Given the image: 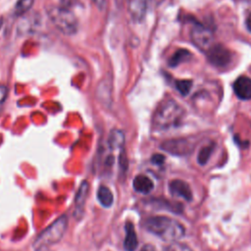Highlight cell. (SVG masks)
Instances as JSON below:
<instances>
[{"mask_svg": "<svg viewBox=\"0 0 251 251\" xmlns=\"http://www.w3.org/2000/svg\"><path fill=\"white\" fill-rule=\"evenodd\" d=\"M144 226L149 232L170 243L178 241L185 232L179 222L167 216L150 217L144 222Z\"/></svg>", "mask_w": 251, "mask_h": 251, "instance_id": "obj_1", "label": "cell"}, {"mask_svg": "<svg viewBox=\"0 0 251 251\" xmlns=\"http://www.w3.org/2000/svg\"><path fill=\"white\" fill-rule=\"evenodd\" d=\"M184 115L182 107L173 99L162 101L153 116V126L157 129H168L180 124Z\"/></svg>", "mask_w": 251, "mask_h": 251, "instance_id": "obj_2", "label": "cell"}, {"mask_svg": "<svg viewBox=\"0 0 251 251\" xmlns=\"http://www.w3.org/2000/svg\"><path fill=\"white\" fill-rule=\"evenodd\" d=\"M46 14L54 26L64 35H74L78 29L75 15L66 7L52 5L46 9Z\"/></svg>", "mask_w": 251, "mask_h": 251, "instance_id": "obj_3", "label": "cell"}, {"mask_svg": "<svg viewBox=\"0 0 251 251\" xmlns=\"http://www.w3.org/2000/svg\"><path fill=\"white\" fill-rule=\"evenodd\" d=\"M68 226V218L63 215L44 229L34 240V248L41 249L59 242L64 236Z\"/></svg>", "mask_w": 251, "mask_h": 251, "instance_id": "obj_4", "label": "cell"}, {"mask_svg": "<svg viewBox=\"0 0 251 251\" xmlns=\"http://www.w3.org/2000/svg\"><path fill=\"white\" fill-rule=\"evenodd\" d=\"M208 61L215 67H226L232 58L231 52L222 44L212 45L206 52Z\"/></svg>", "mask_w": 251, "mask_h": 251, "instance_id": "obj_5", "label": "cell"}, {"mask_svg": "<svg viewBox=\"0 0 251 251\" xmlns=\"http://www.w3.org/2000/svg\"><path fill=\"white\" fill-rule=\"evenodd\" d=\"M161 149L176 156H185L193 150V144L186 138H174L164 141Z\"/></svg>", "mask_w": 251, "mask_h": 251, "instance_id": "obj_6", "label": "cell"}, {"mask_svg": "<svg viewBox=\"0 0 251 251\" xmlns=\"http://www.w3.org/2000/svg\"><path fill=\"white\" fill-rule=\"evenodd\" d=\"M191 39L196 47L205 52H207V50L213 45L212 31L200 24H196V25L192 27Z\"/></svg>", "mask_w": 251, "mask_h": 251, "instance_id": "obj_7", "label": "cell"}, {"mask_svg": "<svg viewBox=\"0 0 251 251\" xmlns=\"http://www.w3.org/2000/svg\"><path fill=\"white\" fill-rule=\"evenodd\" d=\"M170 193L178 198H182L185 201H191L192 192L189 185L181 179H173L169 183Z\"/></svg>", "mask_w": 251, "mask_h": 251, "instance_id": "obj_8", "label": "cell"}, {"mask_svg": "<svg viewBox=\"0 0 251 251\" xmlns=\"http://www.w3.org/2000/svg\"><path fill=\"white\" fill-rule=\"evenodd\" d=\"M233 91L241 100L251 99V78L245 75L239 76L233 83Z\"/></svg>", "mask_w": 251, "mask_h": 251, "instance_id": "obj_9", "label": "cell"}, {"mask_svg": "<svg viewBox=\"0 0 251 251\" xmlns=\"http://www.w3.org/2000/svg\"><path fill=\"white\" fill-rule=\"evenodd\" d=\"M147 7L146 0H130L128 3V14L134 22L140 23L146 15Z\"/></svg>", "mask_w": 251, "mask_h": 251, "instance_id": "obj_10", "label": "cell"}, {"mask_svg": "<svg viewBox=\"0 0 251 251\" xmlns=\"http://www.w3.org/2000/svg\"><path fill=\"white\" fill-rule=\"evenodd\" d=\"M88 188H89L88 182L83 181L80 184V186L75 194V216H77V214H79V216H81L83 213L84 203H85V200H86L87 194H88Z\"/></svg>", "mask_w": 251, "mask_h": 251, "instance_id": "obj_11", "label": "cell"}, {"mask_svg": "<svg viewBox=\"0 0 251 251\" xmlns=\"http://www.w3.org/2000/svg\"><path fill=\"white\" fill-rule=\"evenodd\" d=\"M132 186L136 192L148 194L154 188L153 181L145 175H138L133 178Z\"/></svg>", "mask_w": 251, "mask_h": 251, "instance_id": "obj_12", "label": "cell"}, {"mask_svg": "<svg viewBox=\"0 0 251 251\" xmlns=\"http://www.w3.org/2000/svg\"><path fill=\"white\" fill-rule=\"evenodd\" d=\"M125 229H126V237L124 241V247L126 251H135L138 244V240L134 230L133 224L131 222H126L125 226Z\"/></svg>", "mask_w": 251, "mask_h": 251, "instance_id": "obj_13", "label": "cell"}, {"mask_svg": "<svg viewBox=\"0 0 251 251\" xmlns=\"http://www.w3.org/2000/svg\"><path fill=\"white\" fill-rule=\"evenodd\" d=\"M107 142L111 150H121L125 145V133L121 129H113L108 136Z\"/></svg>", "mask_w": 251, "mask_h": 251, "instance_id": "obj_14", "label": "cell"}, {"mask_svg": "<svg viewBox=\"0 0 251 251\" xmlns=\"http://www.w3.org/2000/svg\"><path fill=\"white\" fill-rule=\"evenodd\" d=\"M97 199L103 207H110L113 204L114 196L112 191L105 185H100L97 191Z\"/></svg>", "mask_w": 251, "mask_h": 251, "instance_id": "obj_15", "label": "cell"}, {"mask_svg": "<svg viewBox=\"0 0 251 251\" xmlns=\"http://www.w3.org/2000/svg\"><path fill=\"white\" fill-rule=\"evenodd\" d=\"M192 54L186 50V49H178L175 52V54L171 57L169 61V66L172 68L177 67L179 64L189 60L191 58Z\"/></svg>", "mask_w": 251, "mask_h": 251, "instance_id": "obj_16", "label": "cell"}, {"mask_svg": "<svg viewBox=\"0 0 251 251\" xmlns=\"http://www.w3.org/2000/svg\"><path fill=\"white\" fill-rule=\"evenodd\" d=\"M35 0H18L15 7L14 13L16 16H22L29 11Z\"/></svg>", "mask_w": 251, "mask_h": 251, "instance_id": "obj_17", "label": "cell"}, {"mask_svg": "<svg viewBox=\"0 0 251 251\" xmlns=\"http://www.w3.org/2000/svg\"><path fill=\"white\" fill-rule=\"evenodd\" d=\"M213 149H214V145L213 144H210V145H207V146L203 147L199 151V153H198L197 162L200 165H205L208 162V160H209V158H210V156H211V154L213 152Z\"/></svg>", "mask_w": 251, "mask_h": 251, "instance_id": "obj_18", "label": "cell"}, {"mask_svg": "<svg viewBox=\"0 0 251 251\" xmlns=\"http://www.w3.org/2000/svg\"><path fill=\"white\" fill-rule=\"evenodd\" d=\"M176 87L178 90V92L185 96L189 93L191 87H192V81L189 79H180L176 81Z\"/></svg>", "mask_w": 251, "mask_h": 251, "instance_id": "obj_19", "label": "cell"}, {"mask_svg": "<svg viewBox=\"0 0 251 251\" xmlns=\"http://www.w3.org/2000/svg\"><path fill=\"white\" fill-rule=\"evenodd\" d=\"M164 251H193L188 245L178 242V241H175V242H171L169 245H167L164 249Z\"/></svg>", "mask_w": 251, "mask_h": 251, "instance_id": "obj_20", "label": "cell"}, {"mask_svg": "<svg viewBox=\"0 0 251 251\" xmlns=\"http://www.w3.org/2000/svg\"><path fill=\"white\" fill-rule=\"evenodd\" d=\"M165 161V157L161 154H154L151 158V162L155 165H162Z\"/></svg>", "mask_w": 251, "mask_h": 251, "instance_id": "obj_21", "label": "cell"}, {"mask_svg": "<svg viewBox=\"0 0 251 251\" xmlns=\"http://www.w3.org/2000/svg\"><path fill=\"white\" fill-rule=\"evenodd\" d=\"M7 94H8V88L5 85L0 84V104H2L5 101Z\"/></svg>", "mask_w": 251, "mask_h": 251, "instance_id": "obj_22", "label": "cell"}, {"mask_svg": "<svg viewBox=\"0 0 251 251\" xmlns=\"http://www.w3.org/2000/svg\"><path fill=\"white\" fill-rule=\"evenodd\" d=\"M146 2L148 6L156 7V6H159L163 2V0H146Z\"/></svg>", "mask_w": 251, "mask_h": 251, "instance_id": "obj_23", "label": "cell"}, {"mask_svg": "<svg viewBox=\"0 0 251 251\" xmlns=\"http://www.w3.org/2000/svg\"><path fill=\"white\" fill-rule=\"evenodd\" d=\"M94 4H95V6L97 7V8H99V9H103L104 8V6H105V0H91Z\"/></svg>", "mask_w": 251, "mask_h": 251, "instance_id": "obj_24", "label": "cell"}, {"mask_svg": "<svg viewBox=\"0 0 251 251\" xmlns=\"http://www.w3.org/2000/svg\"><path fill=\"white\" fill-rule=\"evenodd\" d=\"M245 25L247 27V29L251 32V13L248 15V17L246 18V21H245Z\"/></svg>", "mask_w": 251, "mask_h": 251, "instance_id": "obj_25", "label": "cell"}, {"mask_svg": "<svg viewBox=\"0 0 251 251\" xmlns=\"http://www.w3.org/2000/svg\"><path fill=\"white\" fill-rule=\"evenodd\" d=\"M140 251H156V250H155L154 246H152V245H150V244H146V245H144V246L140 249Z\"/></svg>", "mask_w": 251, "mask_h": 251, "instance_id": "obj_26", "label": "cell"}]
</instances>
